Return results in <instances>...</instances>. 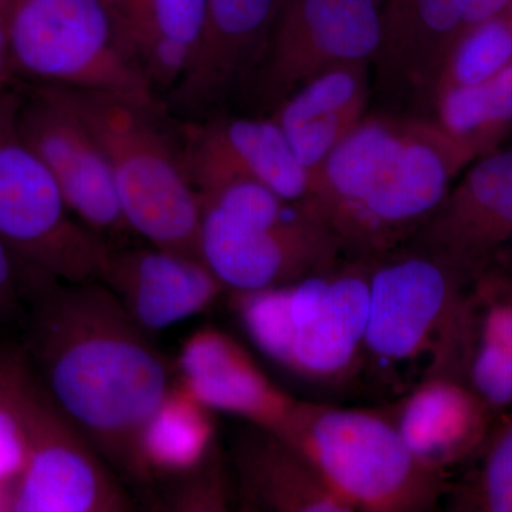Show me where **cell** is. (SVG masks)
I'll use <instances>...</instances> for the list:
<instances>
[{"instance_id": "cell-27", "label": "cell", "mask_w": 512, "mask_h": 512, "mask_svg": "<svg viewBox=\"0 0 512 512\" xmlns=\"http://www.w3.org/2000/svg\"><path fill=\"white\" fill-rule=\"evenodd\" d=\"M510 66L512 5L458 37L441 73L436 96L450 87L471 86L493 79Z\"/></svg>"}, {"instance_id": "cell-4", "label": "cell", "mask_w": 512, "mask_h": 512, "mask_svg": "<svg viewBox=\"0 0 512 512\" xmlns=\"http://www.w3.org/2000/svg\"><path fill=\"white\" fill-rule=\"evenodd\" d=\"M52 87V86H50ZM106 154L128 229L153 247L198 256L201 198L185 173L163 106L53 87Z\"/></svg>"}, {"instance_id": "cell-17", "label": "cell", "mask_w": 512, "mask_h": 512, "mask_svg": "<svg viewBox=\"0 0 512 512\" xmlns=\"http://www.w3.org/2000/svg\"><path fill=\"white\" fill-rule=\"evenodd\" d=\"M382 36L373 64L380 92L433 104L448 56L463 32L468 0H380Z\"/></svg>"}, {"instance_id": "cell-18", "label": "cell", "mask_w": 512, "mask_h": 512, "mask_svg": "<svg viewBox=\"0 0 512 512\" xmlns=\"http://www.w3.org/2000/svg\"><path fill=\"white\" fill-rule=\"evenodd\" d=\"M100 282L147 335L207 312L227 291L200 256L150 244L111 248Z\"/></svg>"}, {"instance_id": "cell-31", "label": "cell", "mask_w": 512, "mask_h": 512, "mask_svg": "<svg viewBox=\"0 0 512 512\" xmlns=\"http://www.w3.org/2000/svg\"><path fill=\"white\" fill-rule=\"evenodd\" d=\"M511 5L512 0H468L466 20H464L461 35L466 30L483 22V20L493 18L498 13L504 12Z\"/></svg>"}, {"instance_id": "cell-1", "label": "cell", "mask_w": 512, "mask_h": 512, "mask_svg": "<svg viewBox=\"0 0 512 512\" xmlns=\"http://www.w3.org/2000/svg\"><path fill=\"white\" fill-rule=\"evenodd\" d=\"M29 308L25 350L43 387L110 467L140 481L138 436L173 387L170 366L103 282H57Z\"/></svg>"}, {"instance_id": "cell-21", "label": "cell", "mask_w": 512, "mask_h": 512, "mask_svg": "<svg viewBox=\"0 0 512 512\" xmlns=\"http://www.w3.org/2000/svg\"><path fill=\"white\" fill-rule=\"evenodd\" d=\"M232 458L242 510L353 512L312 461L278 434L249 424Z\"/></svg>"}, {"instance_id": "cell-11", "label": "cell", "mask_w": 512, "mask_h": 512, "mask_svg": "<svg viewBox=\"0 0 512 512\" xmlns=\"http://www.w3.org/2000/svg\"><path fill=\"white\" fill-rule=\"evenodd\" d=\"M380 36V0H282L256 66L259 89L281 103L320 73L372 63Z\"/></svg>"}, {"instance_id": "cell-2", "label": "cell", "mask_w": 512, "mask_h": 512, "mask_svg": "<svg viewBox=\"0 0 512 512\" xmlns=\"http://www.w3.org/2000/svg\"><path fill=\"white\" fill-rule=\"evenodd\" d=\"M476 154L436 120L369 117L312 175L308 202L350 258L406 245Z\"/></svg>"}, {"instance_id": "cell-16", "label": "cell", "mask_w": 512, "mask_h": 512, "mask_svg": "<svg viewBox=\"0 0 512 512\" xmlns=\"http://www.w3.org/2000/svg\"><path fill=\"white\" fill-rule=\"evenodd\" d=\"M177 383L212 412L225 413L281 436L299 400L276 386L237 339L214 326L184 340Z\"/></svg>"}, {"instance_id": "cell-13", "label": "cell", "mask_w": 512, "mask_h": 512, "mask_svg": "<svg viewBox=\"0 0 512 512\" xmlns=\"http://www.w3.org/2000/svg\"><path fill=\"white\" fill-rule=\"evenodd\" d=\"M177 130L185 173L198 192L247 178L286 201H308L311 174L299 163L274 117L188 119Z\"/></svg>"}, {"instance_id": "cell-28", "label": "cell", "mask_w": 512, "mask_h": 512, "mask_svg": "<svg viewBox=\"0 0 512 512\" xmlns=\"http://www.w3.org/2000/svg\"><path fill=\"white\" fill-rule=\"evenodd\" d=\"M476 460V471L451 493V511L512 512V409L494 424Z\"/></svg>"}, {"instance_id": "cell-15", "label": "cell", "mask_w": 512, "mask_h": 512, "mask_svg": "<svg viewBox=\"0 0 512 512\" xmlns=\"http://www.w3.org/2000/svg\"><path fill=\"white\" fill-rule=\"evenodd\" d=\"M439 373L466 384L498 419L512 409V274L500 262L464 289Z\"/></svg>"}, {"instance_id": "cell-22", "label": "cell", "mask_w": 512, "mask_h": 512, "mask_svg": "<svg viewBox=\"0 0 512 512\" xmlns=\"http://www.w3.org/2000/svg\"><path fill=\"white\" fill-rule=\"evenodd\" d=\"M369 64H345L320 73L279 103L274 119L311 180L365 117Z\"/></svg>"}, {"instance_id": "cell-12", "label": "cell", "mask_w": 512, "mask_h": 512, "mask_svg": "<svg viewBox=\"0 0 512 512\" xmlns=\"http://www.w3.org/2000/svg\"><path fill=\"white\" fill-rule=\"evenodd\" d=\"M18 123L77 220L106 241L130 231L106 154L53 87L20 86Z\"/></svg>"}, {"instance_id": "cell-20", "label": "cell", "mask_w": 512, "mask_h": 512, "mask_svg": "<svg viewBox=\"0 0 512 512\" xmlns=\"http://www.w3.org/2000/svg\"><path fill=\"white\" fill-rule=\"evenodd\" d=\"M282 0H207V22L197 57L173 100L201 113L244 74L256 69L268 45Z\"/></svg>"}, {"instance_id": "cell-3", "label": "cell", "mask_w": 512, "mask_h": 512, "mask_svg": "<svg viewBox=\"0 0 512 512\" xmlns=\"http://www.w3.org/2000/svg\"><path fill=\"white\" fill-rule=\"evenodd\" d=\"M370 259L350 258L289 282L231 292L249 340L275 365L320 386L348 383L365 369Z\"/></svg>"}, {"instance_id": "cell-30", "label": "cell", "mask_w": 512, "mask_h": 512, "mask_svg": "<svg viewBox=\"0 0 512 512\" xmlns=\"http://www.w3.org/2000/svg\"><path fill=\"white\" fill-rule=\"evenodd\" d=\"M57 282L30 268L0 239V320L16 318L39 293Z\"/></svg>"}, {"instance_id": "cell-25", "label": "cell", "mask_w": 512, "mask_h": 512, "mask_svg": "<svg viewBox=\"0 0 512 512\" xmlns=\"http://www.w3.org/2000/svg\"><path fill=\"white\" fill-rule=\"evenodd\" d=\"M437 123L476 157L494 151L512 127V66L493 79L436 96Z\"/></svg>"}, {"instance_id": "cell-14", "label": "cell", "mask_w": 512, "mask_h": 512, "mask_svg": "<svg viewBox=\"0 0 512 512\" xmlns=\"http://www.w3.org/2000/svg\"><path fill=\"white\" fill-rule=\"evenodd\" d=\"M512 242V150L491 151L453 184L406 245L473 278Z\"/></svg>"}, {"instance_id": "cell-5", "label": "cell", "mask_w": 512, "mask_h": 512, "mask_svg": "<svg viewBox=\"0 0 512 512\" xmlns=\"http://www.w3.org/2000/svg\"><path fill=\"white\" fill-rule=\"evenodd\" d=\"M0 15L20 83L164 107L113 0H0Z\"/></svg>"}, {"instance_id": "cell-6", "label": "cell", "mask_w": 512, "mask_h": 512, "mask_svg": "<svg viewBox=\"0 0 512 512\" xmlns=\"http://www.w3.org/2000/svg\"><path fill=\"white\" fill-rule=\"evenodd\" d=\"M282 439L302 451L353 512L436 510L447 480L413 456L386 409L299 400Z\"/></svg>"}, {"instance_id": "cell-7", "label": "cell", "mask_w": 512, "mask_h": 512, "mask_svg": "<svg viewBox=\"0 0 512 512\" xmlns=\"http://www.w3.org/2000/svg\"><path fill=\"white\" fill-rule=\"evenodd\" d=\"M369 259L365 366L394 384L439 373L471 278L410 245Z\"/></svg>"}, {"instance_id": "cell-19", "label": "cell", "mask_w": 512, "mask_h": 512, "mask_svg": "<svg viewBox=\"0 0 512 512\" xmlns=\"http://www.w3.org/2000/svg\"><path fill=\"white\" fill-rule=\"evenodd\" d=\"M386 412L413 456L446 480L476 460L498 420L466 384L447 373L423 377Z\"/></svg>"}, {"instance_id": "cell-8", "label": "cell", "mask_w": 512, "mask_h": 512, "mask_svg": "<svg viewBox=\"0 0 512 512\" xmlns=\"http://www.w3.org/2000/svg\"><path fill=\"white\" fill-rule=\"evenodd\" d=\"M20 86L0 90V239L39 274L101 281L111 245L72 214L49 168L20 133Z\"/></svg>"}, {"instance_id": "cell-23", "label": "cell", "mask_w": 512, "mask_h": 512, "mask_svg": "<svg viewBox=\"0 0 512 512\" xmlns=\"http://www.w3.org/2000/svg\"><path fill=\"white\" fill-rule=\"evenodd\" d=\"M113 2L157 96H173L200 49L207 0Z\"/></svg>"}, {"instance_id": "cell-29", "label": "cell", "mask_w": 512, "mask_h": 512, "mask_svg": "<svg viewBox=\"0 0 512 512\" xmlns=\"http://www.w3.org/2000/svg\"><path fill=\"white\" fill-rule=\"evenodd\" d=\"M183 484L175 488L168 510L181 512H222L231 503L227 476L217 453L198 470L180 477Z\"/></svg>"}, {"instance_id": "cell-9", "label": "cell", "mask_w": 512, "mask_h": 512, "mask_svg": "<svg viewBox=\"0 0 512 512\" xmlns=\"http://www.w3.org/2000/svg\"><path fill=\"white\" fill-rule=\"evenodd\" d=\"M343 254L306 201L266 217H241L201 202L198 256L229 292L289 284L332 268Z\"/></svg>"}, {"instance_id": "cell-26", "label": "cell", "mask_w": 512, "mask_h": 512, "mask_svg": "<svg viewBox=\"0 0 512 512\" xmlns=\"http://www.w3.org/2000/svg\"><path fill=\"white\" fill-rule=\"evenodd\" d=\"M37 383L25 349H0V511L28 458Z\"/></svg>"}, {"instance_id": "cell-32", "label": "cell", "mask_w": 512, "mask_h": 512, "mask_svg": "<svg viewBox=\"0 0 512 512\" xmlns=\"http://www.w3.org/2000/svg\"><path fill=\"white\" fill-rule=\"evenodd\" d=\"M495 261L500 262L501 265H504L505 268H507L508 271H510L512 274V242L510 245H508L507 248L504 249L503 252H501L500 255L497 256Z\"/></svg>"}, {"instance_id": "cell-10", "label": "cell", "mask_w": 512, "mask_h": 512, "mask_svg": "<svg viewBox=\"0 0 512 512\" xmlns=\"http://www.w3.org/2000/svg\"><path fill=\"white\" fill-rule=\"evenodd\" d=\"M130 510V498L110 464L39 380L30 410L28 458L3 511Z\"/></svg>"}, {"instance_id": "cell-24", "label": "cell", "mask_w": 512, "mask_h": 512, "mask_svg": "<svg viewBox=\"0 0 512 512\" xmlns=\"http://www.w3.org/2000/svg\"><path fill=\"white\" fill-rule=\"evenodd\" d=\"M212 414L174 382L138 436L140 481L180 478L204 466L215 453L217 441Z\"/></svg>"}]
</instances>
